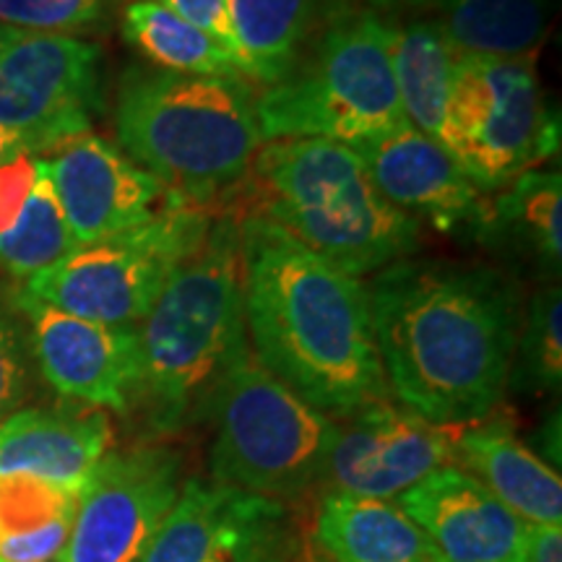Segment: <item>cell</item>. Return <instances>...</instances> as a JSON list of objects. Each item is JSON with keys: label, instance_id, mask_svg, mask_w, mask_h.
Returning <instances> with one entry per match:
<instances>
[{"label": "cell", "instance_id": "obj_1", "mask_svg": "<svg viewBox=\"0 0 562 562\" xmlns=\"http://www.w3.org/2000/svg\"><path fill=\"white\" fill-rule=\"evenodd\" d=\"M385 385L440 427L490 417L510 383L521 313L516 284L487 266L398 261L372 279Z\"/></svg>", "mask_w": 562, "mask_h": 562}, {"label": "cell", "instance_id": "obj_2", "mask_svg": "<svg viewBox=\"0 0 562 562\" xmlns=\"http://www.w3.org/2000/svg\"><path fill=\"white\" fill-rule=\"evenodd\" d=\"M237 216L245 334L258 362L334 419L385 402L368 286L263 216Z\"/></svg>", "mask_w": 562, "mask_h": 562}, {"label": "cell", "instance_id": "obj_3", "mask_svg": "<svg viewBox=\"0 0 562 562\" xmlns=\"http://www.w3.org/2000/svg\"><path fill=\"white\" fill-rule=\"evenodd\" d=\"M133 409L151 435H178L206 417L216 385L248 347L243 313L240 216H216L206 243L182 261L149 315L133 326Z\"/></svg>", "mask_w": 562, "mask_h": 562}, {"label": "cell", "instance_id": "obj_4", "mask_svg": "<svg viewBox=\"0 0 562 562\" xmlns=\"http://www.w3.org/2000/svg\"><path fill=\"white\" fill-rule=\"evenodd\" d=\"M256 89L243 76L131 66L117 81V149L191 206L235 193L263 146Z\"/></svg>", "mask_w": 562, "mask_h": 562}, {"label": "cell", "instance_id": "obj_5", "mask_svg": "<svg viewBox=\"0 0 562 562\" xmlns=\"http://www.w3.org/2000/svg\"><path fill=\"white\" fill-rule=\"evenodd\" d=\"M248 214L263 216L349 277L383 271L419 248V224L383 199L347 144L263 140L248 178Z\"/></svg>", "mask_w": 562, "mask_h": 562}, {"label": "cell", "instance_id": "obj_6", "mask_svg": "<svg viewBox=\"0 0 562 562\" xmlns=\"http://www.w3.org/2000/svg\"><path fill=\"white\" fill-rule=\"evenodd\" d=\"M393 26L375 11L336 9L284 79L258 94L263 140L381 136L409 123L391 63Z\"/></svg>", "mask_w": 562, "mask_h": 562}, {"label": "cell", "instance_id": "obj_7", "mask_svg": "<svg viewBox=\"0 0 562 562\" xmlns=\"http://www.w3.org/2000/svg\"><path fill=\"white\" fill-rule=\"evenodd\" d=\"M203 419L214 425L211 482L277 503L323 482L339 427L266 370L250 344L224 372Z\"/></svg>", "mask_w": 562, "mask_h": 562}, {"label": "cell", "instance_id": "obj_8", "mask_svg": "<svg viewBox=\"0 0 562 562\" xmlns=\"http://www.w3.org/2000/svg\"><path fill=\"white\" fill-rule=\"evenodd\" d=\"M214 220L211 209L170 201L138 227L74 248L26 279L21 292L76 318L133 328L149 315L172 271L206 243Z\"/></svg>", "mask_w": 562, "mask_h": 562}, {"label": "cell", "instance_id": "obj_9", "mask_svg": "<svg viewBox=\"0 0 562 562\" xmlns=\"http://www.w3.org/2000/svg\"><path fill=\"white\" fill-rule=\"evenodd\" d=\"M440 146L480 191L510 186L560 149L531 58H456Z\"/></svg>", "mask_w": 562, "mask_h": 562}, {"label": "cell", "instance_id": "obj_10", "mask_svg": "<svg viewBox=\"0 0 562 562\" xmlns=\"http://www.w3.org/2000/svg\"><path fill=\"white\" fill-rule=\"evenodd\" d=\"M104 110L102 47L70 34L5 30L0 45V128L30 157L91 133Z\"/></svg>", "mask_w": 562, "mask_h": 562}, {"label": "cell", "instance_id": "obj_11", "mask_svg": "<svg viewBox=\"0 0 562 562\" xmlns=\"http://www.w3.org/2000/svg\"><path fill=\"white\" fill-rule=\"evenodd\" d=\"M182 490V456L161 442L108 451L79 490L58 562H138Z\"/></svg>", "mask_w": 562, "mask_h": 562}, {"label": "cell", "instance_id": "obj_12", "mask_svg": "<svg viewBox=\"0 0 562 562\" xmlns=\"http://www.w3.org/2000/svg\"><path fill=\"white\" fill-rule=\"evenodd\" d=\"M453 435L456 427L432 425L389 398L362 406L336 427L323 482L328 492L396 501L453 463Z\"/></svg>", "mask_w": 562, "mask_h": 562}, {"label": "cell", "instance_id": "obj_13", "mask_svg": "<svg viewBox=\"0 0 562 562\" xmlns=\"http://www.w3.org/2000/svg\"><path fill=\"white\" fill-rule=\"evenodd\" d=\"M19 315L30 323L32 355L42 378L70 402L131 414L136 385V336L133 328L102 326L76 318L13 292Z\"/></svg>", "mask_w": 562, "mask_h": 562}, {"label": "cell", "instance_id": "obj_14", "mask_svg": "<svg viewBox=\"0 0 562 562\" xmlns=\"http://www.w3.org/2000/svg\"><path fill=\"white\" fill-rule=\"evenodd\" d=\"M45 165L76 248L138 227L165 203L178 201L154 175L94 133L66 140L47 154Z\"/></svg>", "mask_w": 562, "mask_h": 562}, {"label": "cell", "instance_id": "obj_15", "mask_svg": "<svg viewBox=\"0 0 562 562\" xmlns=\"http://www.w3.org/2000/svg\"><path fill=\"white\" fill-rule=\"evenodd\" d=\"M349 149L368 167L383 199L414 222L419 216L440 232L480 237L490 203L438 140L404 123L355 140Z\"/></svg>", "mask_w": 562, "mask_h": 562}, {"label": "cell", "instance_id": "obj_16", "mask_svg": "<svg viewBox=\"0 0 562 562\" xmlns=\"http://www.w3.org/2000/svg\"><path fill=\"white\" fill-rule=\"evenodd\" d=\"M284 508L220 482H182L178 503L138 562H263L277 554Z\"/></svg>", "mask_w": 562, "mask_h": 562}, {"label": "cell", "instance_id": "obj_17", "mask_svg": "<svg viewBox=\"0 0 562 562\" xmlns=\"http://www.w3.org/2000/svg\"><path fill=\"white\" fill-rule=\"evenodd\" d=\"M435 562H526L531 526L456 463L396 497Z\"/></svg>", "mask_w": 562, "mask_h": 562}, {"label": "cell", "instance_id": "obj_18", "mask_svg": "<svg viewBox=\"0 0 562 562\" xmlns=\"http://www.w3.org/2000/svg\"><path fill=\"white\" fill-rule=\"evenodd\" d=\"M110 446V417L94 406L13 412L0 422V480L30 476L79 492Z\"/></svg>", "mask_w": 562, "mask_h": 562}, {"label": "cell", "instance_id": "obj_19", "mask_svg": "<svg viewBox=\"0 0 562 562\" xmlns=\"http://www.w3.org/2000/svg\"><path fill=\"white\" fill-rule=\"evenodd\" d=\"M453 463L529 526H562V480L505 422L456 427Z\"/></svg>", "mask_w": 562, "mask_h": 562}, {"label": "cell", "instance_id": "obj_20", "mask_svg": "<svg viewBox=\"0 0 562 562\" xmlns=\"http://www.w3.org/2000/svg\"><path fill=\"white\" fill-rule=\"evenodd\" d=\"M315 542L328 562H435L396 501L326 492L315 510Z\"/></svg>", "mask_w": 562, "mask_h": 562}, {"label": "cell", "instance_id": "obj_21", "mask_svg": "<svg viewBox=\"0 0 562 562\" xmlns=\"http://www.w3.org/2000/svg\"><path fill=\"white\" fill-rule=\"evenodd\" d=\"M237 63L245 79L271 87L284 79L318 32L328 0H227Z\"/></svg>", "mask_w": 562, "mask_h": 562}, {"label": "cell", "instance_id": "obj_22", "mask_svg": "<svg viewBox=\"0 0 562 562\" xmlns=\"http://www.w3.org/2000/svg\"><path fill=\"white\" fill-rule=\"evenodd\" d=\"M438 26L456 58H531L547 40L552 0H440Z\"/></svg>", "mask_w": 562, "mask_h": 562}, {"label": "cell", "instance_id": "obj_23", "mask_svg": "<svg viewBox=\"0 0 562 562\" xmlns=\"http://www.w3.org/2000/svg\"><path fill=\"white\" fill-rule=\"evenodd\" d=\"M560 172L529 170L518 175L508 191L490 203L480 237L503 245L533 266H542L544 273H560Z\"/></svg>", "mask_w": 562, "mask_h": 562}, {"label": "cell", "instance_id": "obj_24", "mask_svg": "<svg viewBox=\"0 0 562 562\" xmlns=\"http://www.w3.org/2000/svg\"><path fill=\"white\" fill-rule=\"evenodd\" d=\"M76 505L79 492L30 476L0 480V562H58Z\"/></svg>", "mask_w": 562, "mask_h": 562}, {"label": "cell", "instance_id": "obj_25", "mask_svg": "<svg viewBox=\"0 0 562 562\" xmlns=\"http://www.w3.org/2000/svg\"><path fill=\"white\" fill-rule=\"evenodd\" d=\"M391 63L404 117L440 144L456 55L442 37L438 21H412L402 30L393 26Z\"/></svg>", "mask_w": 562, "mask_h": 562}, {"label": "cell", "instance_id": "obj_26", "mask_svg": "<svg viewBox=\"0 0 562 562\" xmlns=\"http://www.w3.org/2000/svg\"><path fill=\"white\" fill-rule=\"evenodd\" d=\"M123 40L154 68L172 74L243 76L232 55L214 37L180 19L157 0H131L121 19Z\"/></svg>", "mask_w": 562, "mask_h": 562}, {"label": "cell", "instance_id": "obj_27", "mask_svg": "<svg viewBox=\"0 0 562 562\" xmlns=\"http://www.w3.org/2000/svg\"><path fill=\"white\" fill-rule=\"evenodd\" d=\"M76 248L66 216L53 191L45 159H37V182L11 232L0 237V269L16 279H30L50 269Z\"/></svg>", "mask_w": 562, "mask_h": 562}, {"label": "cell", "instance_id": "obj_28", "mask_svg": "<svg viewBox=\"0 0 562 562\" xmlns=\"http://www.w3.org/2000/svg\"><path fill=\"white\" fill-rule=\"evenodd\" d=\"M562 292L547 284L533 294L524 331H518L510 378L526 391H560L562 381Z\"/></svg>", "mask_w": 562, "mask_h": 562}, {"label": "cell", "instance_id": "obj_29", "mask_svg": "<svg viewBox=\"0 0 562 562\" xmlns=\"http://www.w3.org/2000/svg\"><path fill=\"white\" fill-rule=\"evenodd\" d=\"M110 0H0V24L11 30L70 34L100 26Z\"/></svg>", "mask_w": 562, "mask_h": 562}, {"label": "cell", "instance_id": "obj_30", "mask_svg": "<svg viewBox=\"0 0 562 562\" xmlns=\"http://www.w3.org/2000/svg\"><path fill=\"white\" fill-rule=\"evenodd\" d=\"M30 389V349L16 305L0 297V422L19 409Z\"/></svg>", "mask_w": 562, "mask_h": 562}, {"label": "cell", "instance_id": "obj_31", "mask_svg": "<svg viewBox=\"0 0 562 562\" xmlns=\"http://www.w3.org/2000/svg\"><path fill=\"white\" fill-rule=\"evenodd\" d=\"M34 182H37V157L21 154L0 165V237L19 222Z\"/></svg>", "mask_w": 562, "mask_h": 562}, {"label": "cell", "instance_id": "obj_32", "mask_svg": "<svg viewBox=\"0 0 562 562\" xmlns=\"http://www.w3.org/2000/svg\"><path fill=\"white\" fill-rule=\"evenodd\" d=\"M157 3L178 13L180 19L191 21L193 26H199L209 37H214L237 63V45L235 34H232L227 0H157ZM237 68H240V63H237Z\"/></svg>", "mask_w": 562, "mask_h": 562}, {"label": "cell", "instance_id": "obj_33", "mask_svg": "<svg viewBox=\"0 0 562 562\" xmlns=\"http://www.w3.org/2000/svg\"><path fill=\"white\" fill-rule=\"evenodd\" d=\"M526 562H562L560 526H531Z\"/></svg>", "mask_w": 562, "mask_h": 562}, {"label": "cell", "instance_id": "obj_34", "mask_svg": "<svg viewBox=\"0 0 562 562\" xmlns=\"http://www.w3.org/2000/svg\"><path fill=\"white\" fill-rule=\"evenodd\" d=\"M21 154H26L24 149L19 146V140L11 136V133H5L0 128V165H5V161L21 157Z\"/></svg>", "mask_w": 562, "mask_h": 562}, {"label": "cell", "instance_id": "obj_35", "mask_svg": "<svg viewBox=\"0 0 562 562\" xmlns=\"http://www.w3.org/2000/svg\"><path fill=\"white\" fill-rule=\"evenodd\" d=\"M370 3L375 5L378 11H396V9H404V5L432 3V0H370Z\"/></svg>", "mask_w": 562, "mask_h": 562}, {"label": "cell", "instance_id": "obj_36", "mask_svg": "<svg viewBox=\"0 0 562 562\" xmlns=\"http://www.w3.org/2000/svg\"><path fill=\"white\" fill-rule=\"evenodd\" d=\"M5 30H9V26H3V24H0V45H3V37H5Z\"/></svg>", "mask_w": 562, "mask_h": 562}, {"label": "cell", "instance_id": "obj_37", "mask_svg": "<svg viewBox=\"0 0 562 562\" xmlns=\"http://www.w3.org/2000/svg\"><path fill=\"white\" fill-rule=\"evenodd\" d=\"M263 562H281V558H279V554H271V558H266Z\"/></svg>", "mask_w": 562, "mask_h": 562}]
</instances>
